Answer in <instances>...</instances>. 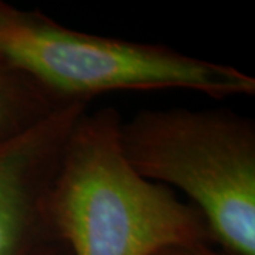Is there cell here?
<instances>
[{
  "label": "cell",
  "instance_id": "1",
  "mask_svg": "<svg viewBox=\"0 0 255 255\" xmlns=\"http://www.w3.org/2000/svg\"><path fill=\"white\" fill-rule=\"evenodd\" d=\"M121 124L112 107L87 110L67 139L48 211L70 255H152L173 244H211L197 209L128 163Z\"/></svg>",
  "mask_w": 255,
  "mask_h": 255
},
{
  "label": "cell",
  "instance_id": "2",
  "mask_svg": "<svg viewBox=\"0 0 255 255\" xmlns=\"http://www.w3.org/2000/svg\"><path fill=\"white\" fill-rule=\"evenodd\" d=\"M132 169L180 190L227 255H255V122L231 110H142L122 119Z\"/></svg>",
  "mask_w": 255,
  "mask_h": 255
},
{
  "label": "cell",
  "instance_id": "3",
  "mask_svg": "<svg viewBox=\"0 0 255 255\" xmlns=\"http://www.w3.org/2000/svg\"><path fill=\"white\" fill-rule=\"evenodd\" d=\"M0 57L61 102L114 91L187 90L214 100L253 97L255 78L172 47L65 27L0 0Z\"/></svg>",
  "mask_w": 255,
  "mask_h": 255
},
{
  "label": "cell",
  "instance_id": "4",
  "mask_svg": "<svg viewBox=\"0 0 255 255\" xmlns=\"http://www.w3.org/2000/svg\"><path fill=\"white\" fill-rule=\"evenodd\" d=\"M88 104L70 102L0 142V255H70L48 211L64 147Z\"/></svg>",
  "mask_w": 255,
  "mask_h": 255
},
{
  "label": "cell",
  "instance_id": "5",
  "mask_svg": "<svg viewBox=\"0 0 255 255\" xmlns=\"http://www.w3.org/2000/svg\"><path fill=\"white\" fill-rule=\"evenodd\" d=\"M65 104L0 57V142L27 132Z\"/></svg>",
  "mask_w": 255,
  "mask_h": 255
},
{
  "label": "cell",
  "instance_id": "6",
  "mask_svg": "<svg viewBox=\"0 0 255 255\" xmlns=\"http://www.w3.org/2000/svg\"><path fill=\"white\" fill-rule=\"evenodd\" d=\"M152 255H227L209 243L173 244L157 250Z\"/></svg>",
  "mask_w": 255,
  "mask_h": 255
}]
</instances>
